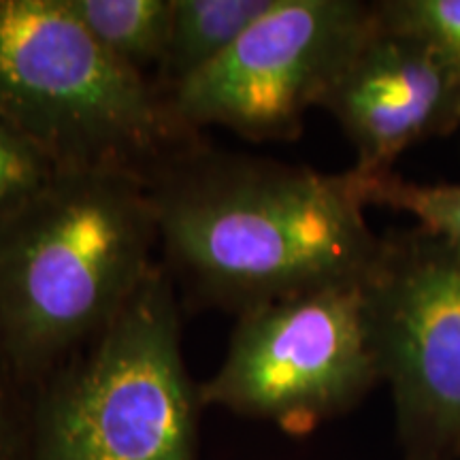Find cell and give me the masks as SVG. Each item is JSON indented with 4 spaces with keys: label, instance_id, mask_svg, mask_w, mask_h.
Segmentation results:
<instances>
[{
    "label": "cell",
    "instance_id": "obj_9",
    "mask_svg": "<svg viewBox=\"0 0 460 460\" xmlns=\"http://www.w3.org/2000/svg\"><path fill=\"white\" fill-rule=\"evenodd\" d=\"M275 0H171V32L154 84L164 94L233 48Z\"/></svg>",
    "mask_w": 460,
    "mask_h": 460
},
{
    "label": "cell",
    "instance_id": "obj_11",
    "mask_svg": "<svg viewBox=\"0 0 460 460\" xmlns=\"http://www.w3.org/2000/svg\"><path fill=\"white\" fill-rule=\"evenodd\" d=\"M365 207H390L418 220V228L435 234L460 254V181L416 183L388 172H358L349 169Z\"/></svg>",
    "mask_w": 460,
    "mask_h": 460
},
{
    "label": "cell",
    "instance_id": "obj_5",
    "mask_svg": "<svg viewBox=\"0 0 460 460\" xmlns=\"http://www.w3.org/2000/svg\"><path fill=\"white\" fill-rule=\"evenodd\" d=\"M382 384L365 279L305 292L239 315L220 369L199 384L203 407L309 433Z\"/></svg>",
    "mask_w": 460,
    "mask_h": 460
},
{
    "label": "cell",
    "instance_id": "obj_1",
    "mask_svg": "<svg viewBox=\"0 0 460 460\" xmlns=\"http://www.w3.org/2000/svg\"><path fill=\"white\" fill-rule=\"evenodd\" d=\"M163 267L194 307L243 315L262 305L354 284L382 237L349 171L214 149H186L147 180Z\"/></svg>",
    "mask_w": 460,
    "mask_h": 460
},
{
    "label": "cell",
    "instance_id": "obj_7",
    "mask_svg": "<svg viewBox=\"0 0 460 460\" xmlns=\"http://www.w3.org/2000/svg\"><path fill=\"white\" fill-rule=\"evenodd\" d=\"M360 0H275L226 54L166 99L188 128L224 126L252 141H290L376 28Z\"/></svg>",
    "mask_w": 460,
    "mask_h": 460
},
{
    "label": "cell",
    "instance_id": "obj_14",
    "mask_svg": "<svg viewBox=\"0 0 460 460\" xmlns=\"http://www.w3.org/2000/svg\"><path fill=\"white\" fill-rule=\"evenodd\" d=\"M31 394L0 360V460H26Z\"/></svg>",
    "mask_w": 460,
    "mask_h": 460
},
{
    "label": "cell",
    "instance_id": "obj_3",
    "mask_svg": "<svg viewBox=\"0 0 460 460\" xmlns=\"http://www.w3.org/2000/svg\"><path fill=\"white\" fill-rule=\"evenodd\" d=\"M0 115L58 169L146 181L203 141L154 79L101 48L65 0H0Z\"/></svg>",
    "mask_w": 460,
    "mask_h": 460
},
{
    "label": "cell",
    "instance_id": "obj_12",
    "mask_svg": "<svg viewBox=\"0 0 460 460\" xmlns=\"http://www.w3.org/2000/svg\"><path fill=\"white\" fill-rule=\"evenodd\" d=\"M377 20L430 45L460 79V0H379Z\"/></svg>",
    "mask_w": 460,
    "mask_h": 460
},
{
    "label": "cell",
    "instance_id": "obj_10",
    "mask_svg": "<svg viewBox=\"0 0 460 460\" xmlns=\"http://www.w3.org/2000/svg\"><path fill=\"white\" fill-rule=\"evenodd\" d=\"M66 9L115 60L158 73L171 32V0H65Z\"/></svg>",
    "mask_w": 460,
    "mask_h": 460
},
{
    "label": "cell",
    "instance_id": "obj_6",
    "mask_svg": "<svg viewBox=\"0 0 460 460\" xmlns=\"http://www.w3.org/2000/svg\"><path fill=\"white\" fill-rule=\"evenodd\" d=\"M365 305L405 460H458L460 254L418 226L386 234Z\"/></svg>",
    "mask_w": 460,
    "mask_h": 460
},
{
    "label": "cell",
    "instance_id": "obj_4",
    "mask_svg": "<svg viewBox=\"0 0 460 460\" xmlns=\"http://www.w3.org/2000/svg\"><path fill=\"white\" fill-rule=\"evenodd\" d=\"M158 262L115 318L31 393L26 460H199L203 402Z\"/></svg>",
    "mask_w": 460,
    "mask_h": 460
},
{
    "label": "cell",
    "instance_id": "obj_13",
    "mask_svg": "<svg viewBox=\"0 0 460 460\" xmlns=\"http://www.w3.org/2000/svg\"><path fill=\"white\" fill-rule=\"evenodd\" d=\"M58 171L41 147L0 115V224L37 197Z\"/></svg>",
    "mask_w": 460,
    "mask_h": 460
},
{
    "label": "cell",
    "instance_id": "obj_2",
    "mask_svg": "<svg viewBox=\"0 0 460 460\" xmlns=\"http://www.w3.org/2000/svg\"><path fill=\"white\" fill-rule=\"evenodd\" d=\"M158 247L147 181L62 169L0 224V360L28 394L128 303Z\"/></svg>",
    "mask_w": 460,
    "mask_h": 460
},
{
    "label": "cell",
    "instance_id": "obj_8",
    "mask_svg": "<svg viewBox=\"0 0 460 460\" xmlns=\"http://www.w3.org/2000/svg\"><path fill=\"white\" fill-rule=\"evenodd\" d=\"M320 107L354 146V171L388 172L405 149L458 128L460 79L430 45L377 20Z\"/></svg>",
    "mask_w": 460,
    "mask_h": 460
}]
</instances>
